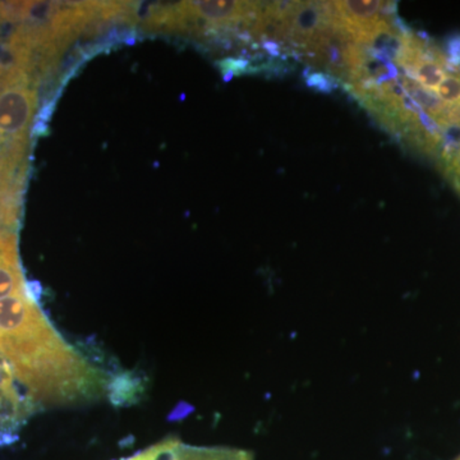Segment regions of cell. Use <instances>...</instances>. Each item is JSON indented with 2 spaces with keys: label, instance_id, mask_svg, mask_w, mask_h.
<instances>
[{
  "label": "cell",
  "instance_id": "6da1fadb",
  "mask_svg": "<svg viewBox=\"0 0 460 460\" xmlns=\"http://www.w3.org/2000/svg\"><path fill=\"white\" fill-rule=\"evenodd\" d=\"M0 357L39 407H72L107 393L105 375L54 328L29 286L0 296Z\"/></svg>",
  "mask_w": 460,
  "mask_h": 460
},
{
  "label": "cell",
  "instance_id": "7a4b0ae2",
  "mask_svg": "<svg viewBox=\"0 0 460 460\" xmlns=\"http://www.w3.org/2000/svg\"><path fill=\"white\" fill-rule=\"evenodd\" d=\"M36 410L0 357V447L17 440L18 432Z\"/></svg>",
  "mask_w": 460,
  "mask_h": 460
},
{
  "label": "cell",
  "instance_id": "3957f363",
  "mask_svg": "<svg viewBox=\"0 0 460 460\" xmlns=\"http://www.w3.org/2000/svg\"><path fill=\"white\" fill-rule=\"evenodd\" d=\"M160 460H253L252 454L232 447H193L172 438Z\"/></svg>",
  "mask_w": 460,
  "mask_h": 460
},
{
  "label": "cell",
  "instance_id": "277c9868",
  "mask_svg": "<svg viewBox=\"0 0 460 460\" xmlns=\"http://www.w3.org/2000/svg\"><path fill=\"white\" fill-rule=\"evenodd\" d=\"M172 440V438H165V440L147 447L144 452L137 453L136 456L122 460H160L162 459L163 454L168 449L169 445H171Z\"/></svg>",
  "mask_w": 460,
  "mask_h": 460
},
{
  "label": "cell",
  "instance_id": "5b68a950",
  "mask_svg": "<svg viewBox=\"0 0 460 460\" xmlns=\"http://www.w3.org/2000/svg\"><path fill=\"white\" fill-rule=\"evenodd\" d=\"M307 84L308 86L325 91V93L332 89V84L330 83L329 78L321 74L310 75V77L307 78Z\"/></svg>",
  "mask_w": 460,
  "mask_h": 460
},
{
  "label": "cell",
  "instance_id": "8992f818",
  "mask_svg": "<svg viewBox=\"0 0 460 460\" xmlns=\"http://www.w3.org/2000/svg\"><path fill=\"white\" fill-rule=\"evenodd\" d=\"M450 124L460 127V109H456L449 115Z\"/></svg>",
  "mask_w": 460,
  "mask_h": 460
},
{
  "label": "cell",
  "instance_id": "52a82bcc",
  "mask_svg": "<svg viewBox=\"0 0 460 460\" xmlns=\"http://www.w3.org/2000/svg\"><path fill=\"white\" fill-rule=\"evenodd\" d=\"M456 460H460V456H459V458H458V459H456Z\"/></svg>",
  "mask_w": 460,
  "mask_h": 460
}]
</instances>
